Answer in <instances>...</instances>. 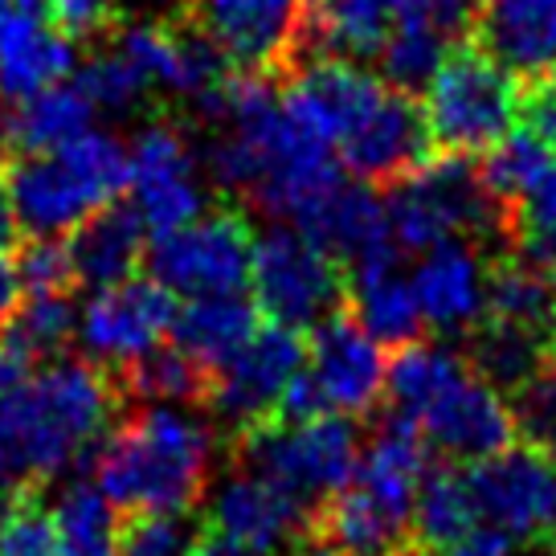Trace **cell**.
I'll return each mask as SVG.
<instances>
[{
    "instance_id": "6da1fadb",
    "label": "cell",
    "mask_w": 556,
    "mask_h": 556,
    "mask_svg": "<svg viewBox=\"0 0 556 556\" xmlns=\"http://www.w3.org/2000/svg\"><path fill=\"white\" fill-rule=\"evenodd\" d=\"M205 115L222 123L205 152L208 176L278 222H295L299 208L344 176L336 148L299 119L266 74H229Z\"/></svg>"
},
{
    "instance_id": "7a4b0ae2",
    "label": "cell",
    "mask_w": 556,
    "mask_h": 556,
    "mask_svg": "<svg viewBox=\"0 0 556 556\" xmlns=\"http://www.w3.org/2000/svg\"><path fill=\"white\" fill-rule=\"evenodd\" d=\"M119 384L87 361H50L0 401V486L34 491L62 479L99 442Z\"/></svg>"
},
{
    "instance_id": "3957f363",
    "label": "cell",
    "mask_w": 556,
    "mask_h": 556,
    "mask_svg": "<svg viewBox=\"0 0 556 556\" xmlns=\"http://www.w3.org/2000/svg\"><path fill=\"white\" fill-rule=\"evenodd\" d=\"M213 475V430L189 405H143L103 442L94 483L115 511H185Z\"/></svg>"
},
{
    "instance_id": "277c9868",
    "label": "cell",
    "mask_w": 556,
    "mask_h": 556,
    "mask_svg": "<svg viewBox=\"0 0 556 556\" xmlns=\"http://www.w3.org/2000/svg\"><path fill=\"white\" fill-rule=\"evenodd\" d=\"M4 189L29 238H66L127 189V143L90 127L53 152L25 156Z\"/></svg>"
},
{
    "instance_id": "5b68a950",
    "label": "cell",
    "mask_w": 556,
    "mask_h": 556,
    "mask_svg": "<svg viewBox=\"0 0 556 556\" xmlns=\"http://www.w3.org/2000/svg\"><path fill=\"white\" fill-rule=\"evenodd\" d=\"M384 208L393 242L405 254H426L458 238H491L511 222V208L486 189L483 173L454 152L446 160H426L409 176L393 180Z\"/></svg>"
},
{
    "instance_id": "8992f818",
    "label": "cell",
    "mask_w": 556,
    "mask_h": 556,
    "mask_svg": "<svg viewBox=\"0 0 556 556\" xmlns=\"http://www.w3.org/2000/svg\"><path fill=\"white\" fill-rule=\"evenodd\" d=\"M361 434L340 414L312 421H266L238 434L242 467L278 483L303 507H324L340 495L361 467Z\"/></svg>"
},
{
    "instance_id": "52a82bcc",
    "label": "cell",
    "mask_w": 556,
    "mask_h": 556,
    "mask_svg": "<svg viewBox=\"0 0 556 556\" xmlns=\"http://www.w3.org/2000/svg\"><path fill=\"white\" fill-rule=\"evenodd\" d=\"M421 111L434 143H442L446 152H491L520 119V83L479 41L454 46L434 83L426 87Z\"/></svg>"
},
{
    "instance_id": "ba28073f",
    "label": "cell",
    "mask_w": 556,
    "mask_h": 556,
    "mask_svg": "<svg viewBox=\"0 0 556 556\" xmlns=\"http://www.w3.org/2000/svg\"><path fill=\"white\" fill-rule=\"evenodd\" d=\"M250 287H254L258 312L270 315V324L295 331L324 324L328 315L340 312L348 295L340 262L291 226L266 229L254 242Z\"/></svg>"
},
{
    "instance_id": "9c48e42d",
    "label": "cell",
    "mask_w": 556,
    "mask_h": 556,
    "mask_svg": "<svg viewBox=\"0 0 556 556\" xmlns=\"http://www.w3.org/2000/svg\"><path fill=\"white\" fill-rule=\"evenodd\" d=\"M254 233L242 213L213 208L148 245V270L173 295H233L250 282Z\"/></svg>"
},
{
    "instance_id": "30bf717a",
    "label": "cell",
    "mask_w": 556,
    "mask_h": 556,
    "mask_svg": "<svg viewBox=\"0 0 556 556\" xmlns=\"http://www.w3.org/2000/svg\"><path fill=\"white\" fill-rule=\"evenodd\" d=\"M127 192L136 217L152 238H164L205 213V180L197 173V156L176 123H148L127 143Z\"/></svg>"
},
{
    "instance_id": "8fae6325",
    "label": "cell",
    "mask_w": 556,
    "mask_h": 556,
    "mask_svg": "<svg viewBox=\"0 0 556 556\" xmlns=\"http://www.w3.org/2000/svg\"><path fill=\"white\" fill-rule=\"evenodd\" d=\"M307 365V340L303 331L266 324L254 331V340L208 381L205 405L233 426V434H245L254 426H266L278 417V405L287 389Z\"/></svg>"
},
{
    "instance_id": "7c38bea8",
    "label": "cell",
    "mask_w": 556,
    "mask_h": 556,
    "mask_svg": "<svg viewBox=\"0 0 556 556\" xmlns=\"http://www.w3.org/2000/svg\"><path fill=\"white\" fill-rule=\"evenodd\" d=\"M185 21L245 74L295 62L307 25V0H185Z\"/></svg>"
},
{
    "instance_id": "4fadbf2b",
    "label": "cell",
    "mask_w": 556,
    "mask_h": 556,
    "mask_svg": "<svg viewBox=\"0 0 556 556\" xmlns=\"http://www.w3.org/2000/svg\"><path fill=\"white\" fill-rule=\"evenodd\" d=\"M173 291L156 278H123L87 299L78 312V344L94 365L127 368L173 331Z\"/></svg>"
},
{
    "instance_id": "5bb4252c",
    "label": "cell",
    "mask_w": 556,
    "mask_h": 556,
    "mask_svg": "<svg viewBox=\"0 0 556 556\" xmlns=\"http://www.w3.org/2000/svg\"><path fill=\"white\" fill-rule=\"evenodd\" d=\"M479 523L511 540L548 536L556 520V463L536 446H507L467 470Z\"/></svg>"
},
{
    "instance_id": "9a60e30c",
    "label": "cell",
    "mask_w": 556,
    "mask_h": 556,
    "mask_svg": "<svg viewBox=\"0 0 556 556\" xmlns=\"http://www.w3.org/2000/svg\"><path fill=\"white\" fill-rule=\"evenodd\" d=\"M307 344V377L319 389L328 414L356 417L368 414L384 393V361L381 344L361 328L356 315L336 312L324 324H315Z\"/></svg>"
},
{
    "instance_id": "2e32d148",
    "label": "cell",
    "mask_w": 556,
    "mask_h": 556,
    "mask_svg": "<svg viewBox=\"0 0 556 556\" xmlns=\"http://www.w3.org/2000/svg\"><path fill=\"white\" fill-rule=\"evenodd\" d=\"M291 226L348 270L361 262L384 258V254H401L393 229H389V208L372 192V185L356 180V176L331 180L319 197H312L299 208Z\"/></svg>"
},
{
    "instance_id": "e0dca14e",
    "label": "cell",
    "mask_w": 556,
    "mask_h": 556,
    "mask_svg": "<svg viewBox=\"0 0 556 556\" xmlns=\"http://www.w3.org/2000/svg\"><path fill=\"white\" fill-rule=\"evenodd\" d=\"M421 434L426 446L438 454H446L451 463H483L491 454H500L511 446L516 438V417L511 405L495 384H486L483 377H458V381L442 393V397L421 414Z\"/></svg>"
},
{
    "instance_id": "ac0fdd59",
    "label": "cell",
    "mask_w": 556,
    "mask_h": 556,
    "mask_svg": "<svg viewBox=\"0 0 556 556\" xmlns=\"http://www.w3.org/2000/svg\"><path fill=\"white\" fill-rule=\"evenodd\" d=\"M430 148L434 136L426 111L414 103V94L389 87L381 103L368 111V119L336 148V156L365 185H393L421 168L430 160Z\"/></svg>"
},
{
    "instance_id": "d6986e66",
    "label": "cell",
    "mask_w": 556,
    "mask_h": 556,
    "mask_svg": "<svg viewBox=\"0 0 556 556\" xmlns=\"http://www.w3.org/2000/svg\"><path fill=\"white\" fill-rule=\"evenodd\" d=\"M384 90L389 83L356 66L352 58H315L287 83L282 99L315 136L340 148L368 119V111L381 103Z\"/></svg>"
},
{
    "instance_id": "ffe728a7",
    "label": "cell",
    "mask_w": 556,
    "mask_h": 556,
    "mask_svg": "<svg viewBox=\"0 0 556 556\" xmlns=\"http://www.w3.org/2000/svg\"><path fill=\"white\" fill-rule=\"evenodd\" d=\"M312 520V507L287 495L278 483L262 479L254 470H238L217 483L208 500V528H222L233 540L250 544L258 556H275L295 548Z\"/></svg>"
},
{
    "instance_id": "44dd1931",
    "label": "cell",
    "mask_w": 556,
    "mask_h": 556,
    "mask_svg": "<svg viewBox=\"0 0 556 556\" xmlns=\"http://www.w3.org/2000/svg\"><path fill=\"white\" fill-rule=\"evenodd\" d=\"M414 295L421 319L442 336L475 331L486 315V266L470 242H442L426 254H417Z\"/></svg>"
},
{
    "instance_id": "7402d4cb",
    "label": "cell",
    "mask_w": 556,
    "mask_h": 556,
    "mask_svg": "<svg viewBox=\"0 0 556 556\" xmlns=\"http://www.w3.org/2000/svg\"><path fill=\"white\" fill-rule=\"evenodd\" d=\"M78 66V46L50 21L25 9H0V99L21 103L37 90L66 83Z\"/></svg>"
},
{
    "instance_id": "603a6c76",
    "label": "cell",
    "mask_w": 556,
    "mask_h": 556,
    "mask_svg": "<svg viewBox=\"0 0 556 556\" xmlns=\"http://www.w3.org/2000/svg\"><path fill=\"white\" fill-rule=\"evenodd\" d=\"M475 34L511 74H548L556 66V0H486Z\"/></svg>"
},
{
    "instance_id": "cb8c5ba5",
    "label": "cell",
    "mask_w": 556,
    "mask_h": 556,
    "mask_svg": "<svg viewBox=\"0 0 556 556\" xmlns=\"http://www.w3.org/2000/svg\"><path fill=\"white\" fill-rule=\"evenodd\" d=\"M258 331V303L233 295H201L189 299L173 315V348H180L208 381L242 352Z\"/></svg>"
},
{
    "instance_id": "d4e9b609",
    "label": "cell",
    "mask_w": 556,
    "mask_h": 556,
    "mask_svg": "<svg viewBox=\"0 0 556 556\" xmlns=\"http://www.w3.org/2000/svg\"><path fill=\"white\" fill-rule=\"evenodd\" d=\"M66 245L74 262V282L103 291L123 278H136V266L148 254V229L131 205H106L74 229Z\"/></svg>"
},
{
    "instance_id": "484cf974",
    "label": "cell",
    "mask_w": 556,
    "mask_h": 556,
    "mask_svg": "<svg viewBox=\"0 0 556 556\" xmlns=\"http://www.w3.org/2000/svg\"><path fill=\"white\" fill-rule=\"evenodd\" d=\"M348 295H352V312L361 319V328L389 348H405L417 340V331L426 328L421 307L414 295V278L401 275L397 254L361 262L348 270Z\"/></svg>"
},
{
    "instance_id": "4316f807",
    "label": "cell",
    "mask_w": 556,
    "mask_h": 556,
    "mask_svg": "<svg viewBox=\"0 0 556 556\" xmlns=\"http://www.w3.org/2000/svg\"><path fill=\"white\" fill-rule=\"evenodd\" d=\"M528 328L556 344V266L511 254L486 266V315Z\"/></svg>"
},
{
    "instance_id": "83f0119b",
    "label": "cell",
    "mask_w": 556,
    "mask_h": 556,
    "mask_svg": "<svg viewBox=\"0 0 556 556\" xmlns=\"http://www.w3.org/2000/svg\"><path fill=\"white\" fill-rule=\"evenodd\" d=\"M94 103L87 99V90L78 87L74 78L58 83V87H46L13 103L9 119H4V136H9V148H21L25 156L34 152H53L70 139L87 136L90 123H94Z\"/></svg>"
},
{
    "instance_id": "f1b7e54d",
    "label": "cell",
    "mask_w": 556,
    "mask_h": 556,
    "mask_svg": "<svg viewBox=\"0 0 556 556\" xmlns=\"http://www.w3.org/2000/svg\"><path fill=\"white\" fill-rule=\"evenodd\" d=\"M393 25H397L393 0H307L303 46L356 62L368 53H381Z\"/></svg>"
},
{
    "instance_id": "f546056e",
    "label": "cell",
    "mask_w": 556,
    "mask_h": 556,
    "mask_svg": "<svg viewBox=\"0 0 556 556\" xmlns=\"http://www.w3.org/2000/svg\"><path fill=\"white\" fill-rule=\"evenodd\" d=\"M556 356V344L544 340L536 331L504 324V319H483L470 331V356L467 368L475 377H483L486 384H495L500 393H516L520 384H528L540 368Z\"/></svg>"
},
{
    "instance_id": "4dcf8cb0",
    "label": "cell",
    "mask_w": 556,
    "mask_h": 556,
    "mask_svg": "<svg viewBox=\"0 0 556 556\" xmlns=\"http://www.w3.org/2000/svg\"><path fill=\"white\" fill-rule=\"evenodd\" d=\"M467 372V361L458 352H451L446 344H421V340H414V344L397 348V356L389 361L384 397L393 401V414L421 421V414Z\"/></svg>"
},
{
    "instance_id": "1f68e13d",
    "label": "cell",
    "mask_w": 556,
    "mask_h": 556,
    "mask_svg": "<svg viewBox=\"0 0 556 556\" xmlns=\"http://www.w3.org/2000/svg\"><path fill=\"white\" fill-rule=\"evenodd\" d=\"M50 516L58 556H119V520L99 483H70Z\"/></svg>"
},
{
    "instance_id": "d6a6232c",
    "label": "cell",
    "mask_w": 556,
    "mask_h": 556,
    "mask_svg": "<svg viewBox=\"0 0 556 556\" xmlns=\"http://www.w3.org/2000/svg\"><path fill=\"white\" fill-rule=\"evenodd\" d=\"M470 528H479V511H475L467 470H426L414 504V536L438 553L467 536Z\"/></svg>"
},
{
    "instance_id": "836d02e7",
    "label": "cell",
    "mask_w": 556,
    "mask_h": 556,
    "mask_svg": "<svg viewBox=\"0 0 556 556\" xmlns=\"http://www.w3.org/2000/svg\"><path fill=\"white\" fill-rule=\"evenodd\" d=\"M454 50V41L446 34H438L430 25L417 21H397L393 34L384 37L381 46V78L393 90L405 94H426V87L434 83V74L442 70L446 53Z\"/></svg>"
},
{
    "instance_id": "e575fe53",
    "label": "cell",
    "mask_w": 556,
    "mask_h": 556,
    "mask_svg": "<svg viewBox=\"0 0 556 556\" xmlns=\"http://www.w3.org/2000/svg\"><path fill=\"white\" fill-rule=\"evenodd\" d=\"M115 384L143 405H192V401H205L208 393V377L180 348H152L136 365H127L123 381Z\"/></svg>"
},
{
    "instance_id": "d590c367",
    "label": "cell",
    "mask_w": 556,
    "mask_h": 556,
    "mask_svg": "<svg viewBox=\"0 0 556 556\" xmlns=\"http://www.w3.org/2000/svg\"><path fill=\"white\" fill-rule=\"evenodd\" d=\"M74 336H78V307H74L70 291L25 295L17 315L4 324V344L17 348L21 356H29V361L58 356Z\"/></svg>"
},
{
    "instance_id": "8d00e7d4",
    "label": "cell",
    "mask_w": 556,
    "mask_h": 556,
    "mask_svg": "<svg viewBox=\"0 0 556 556\" xmlns=\"http://www.w3.org/2000/svg\"><path fill=\"white\" fill-rule=\"evenodd\" d=\"M483 180L486 189L495 192L500 201H504L507 208L520 201L523 192L536 185V176L548 168V160H553V152H548V143L544 139H536L523 123H516L511 131H507L491 152H483Z\"/></svg>"
},
{
    "instance_id": "74e56055",
    "label": "cell",
    "mask_w": 556,
    "mask_h": 556,
    "mask_svg": "<svg viewBox=\"0 0 556 556\" xmlns=\"http://www.w3.org/2000/svg\"><path fill=\"white\" fill-rule=\"evenodd\" d=\"M507 233L516 238L520 254L556 266V156L536 176V185L516 201Z\"/></svg>"
},
{
    "instance_id": "f35d334b",
    "label": "cell",
    "mask_w": 556,
    "mask_h": 556,
    "mask_svg": "<svg viewBox=\"0 0 556 556\" xmlns=\"http://www.w3.org/2000/svg\"><path fill=\"white\" fill-rule=\"evenodd\" d=\"M74 83L87 90V99L94 111H136L152 90L139 78L136 70L127 66V58L106 46L103 53H94L87 66H78Z\"/></svg>"
},
{
    "instance_id": "ab89813d",
    "label": "cell",
    "mask_w": 556,
    "mask_h": 556,
    "mask_svg": "<svg viewBox=\"0 0 556 556\" xmlns=\"http://www.w3.org/2000/svg\"><path fill=\"white\" fill-rule=\"evenodd\" d=\"M192 540L185 511H136L119 528V556H189Z\"/></svg>"
},
{
    "instance_id": "60d3db41",
    "label": "cell",
    "mask_w": 556,
    "mask_h": 556,
    "mask_svg": "<svg viewBox=\"0 0 556 556\" xmlns=\"http://www.w3.org/2000/svg\"><path fill=\"white\" fill-rule=\"evenodd\" d=\"M511 417H516V430L523 434V442L544 451L556 463V356L532 381L516 389Z\"/></svg>"
},
{
    "instance_id": "b9f144b4",
    "label": "cell",
    "mask_w": 556,
    "mask_h": 556,
    "mask_svg": "<svg viewBox=\"0 0 556 556\" xmlns=\"http://www.w3.org/2000/svg\"><path fill=\"white\" fill-rule=\"evenodd\" d=\"M17 270L25 295H50V291L74 287V262H70V245L62 238H34L29 245H21Z\"/></svg>"
},
{
    "instance_id": "7bdbcfd3",
    "label": "cell",
    "mask_w": 556,
    "mask_h": 556,
    "mask_svg": "<svg viewBox=\"0 0 556 556\" xmlns=\"http://www.w3.org/2000/svg\"><path fill=\"white\" fill-rule=\"evenodd\" d=\"M46 17L58 34L78 41H99L119 29V0H50Z\"/></svg>"
},
{
    "instance_id": "ee69618b",
    "label": "cell",
    "mask_w": 556,
    "mask_h": 556,
    "mask_svg": "<svg viewBox=\"0 0 556 556\" xmlns=\"http://www.w3.org/2000/svg\"><path fill=\"white\" fill-rule=\"evenodd\" d=\"M393 9H397V21L430 25L451 41L470 34L475 17H479V0H393Z\"/></svg>"
},
{
    "instance_id": "f6af8a7d",
    "label": "cell",
    "mask_w": 556,
    "mask_h": 556,
    "mask_svg": "<svg viewBox=\"0 0 556 556\" xmlns=\"http://www.w3.org/2000/svg\"><path fill=\"white\" fill-rule=\"evenodd\" d=\"M520 123L548 143V152H556V66L548 74H536L520 90Z\"/></svg>"
},
{
    "instance_id": "bcb514c9",
    "label": "cell",
    "mask_w": 556,
    "mask_h": 556,
    "mask_svg": "<svg viewBox=\"0 0 556 556\" xmlns=\"http://www.w3.org/2000/svg\"><path fill=\"white\" fill-rule=\"evenodd\" d=\"M516 553V540L500 532V528H491V523H479V528H470L463 540H454L451 548H438V556H511Z\"/></svg>"
},
{
    "instance_id": "7dc6e473",
    "label": "cell",
    "mask_w": 556,
    "mask_h": 556,
    "mask_svg": "<svg viewBox=\"0 0 556 556\" xmlns=\"http://www.w3.org/2000/svg\"><path fill=\"white\" fill-rule=\"evenodd\" d=\"M21 299H25V282H21L17 258H9L4 245H0V328L17 315Z\"/></svg>"
},
{
    "instance_id": "c3c4849f",
    "label": "cell",
    "mask_w": 556,
    "mask_h": 556,
    "mask_svg": "<svg viewBox=\"0 0 556 556\" xmlns=\"http://www.w3.org/2000/svg\"><path fill=\"white\" fill-rule=\"evenodd\" d=\"M189 556H258V553L250 544H242V540H233L229 532H222V528H205V532H197Z\"/></svg>"
},
{
    "instance_id": "681fc988",
    "label": "cell",
    "mask_w": 556,
    "mask_h": 556,
    "mask_svg": "<svg viewBox=\"0 0 556 556\" xmlns=\"http://www.w3.org/2000/svg\"><path fill=\"white\" fill-rule=\"evenodd\" d=\"M13 233H17V217H13V205H9V189L0 185V245L13 242Z\"/></svg>"
},
{
    "instance_id": "f907efd6",
    "label": "cell",
    "mask_w": 556,
    "mask_h": 556,
    "mask_svg": "<svg viewBox=\"0 0 556 556\" xmlns=\"http://www.w3.org/2000/svg\"><path fill=\"white\" fill-rule=\"evenodd\" d=\"M295 556H348V553H340V548L328 544V540H319V544H303Z\"/></svg>"
},
{
    "instance_id": "816d5d0a",
    "label": "cell",
    "mask_w": 556,
    "mask_h": 556,
    "mask_svg": "<svg viewBox=\"0 0 556 556\" xmlns=\"http://www.w3.org/2000/svg\"><path fill=\"white\" fill-rule=\"evenodd\" d=\"M4 152H9V136H4V123H0V164H4Z\"/></svg>"
},
{
    "instance_id": "f5cc1de1",
    "label": "cell",
    "mask_w": 556,
    "mask_h": 556,
    "mask_svg": "<svg viewBox=\"0 0 556 556\" xmlns=\"http://www.w3.org/2000/svg\"><path fill=\"white\" fill-rule=\"evenodd\" d=\"M548 540H553V548H556V520H553V528H548Z\"/></svg>"
},
{
    "instance_id": "db71d44e",
    "label": "cell",
    "mask_w": 556,
    "mask_h": 556,
    "mask_svg": "<svg viewBox=\"0 0 556 556\" xmlns=\"http://www.w3.org/2000/svg\"><path fill=\"white\" fill-rule=\"evenodd\" d=\"M397 556H417V553H414V548H401V553H397Z\"/></svg>"
},
{
    "instance_id": "11a10c76",
    "label": "cell",
    "mask_w": 556,
    "mask_h": 556,
    "mask_svg": "<svg viewBox=\"0 0 556 556\" xmlns=\"http://www.w3.org/2000/svg\"><path fill=\"white\" fill-rule=\"evenodd\" d=\"M0 9H13V0H0Z\"/></svg>"
}]
</instances>
